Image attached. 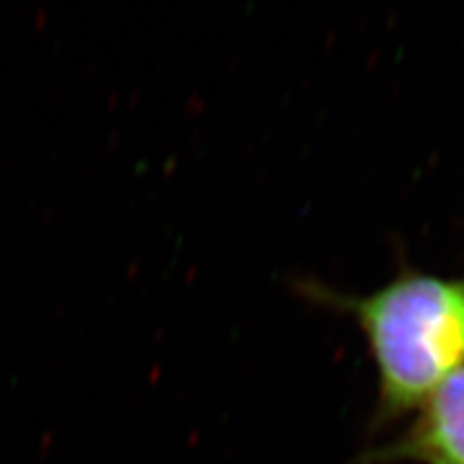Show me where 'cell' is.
Listing matches in <instances>:
<instances>
[{"instance_id":"cell-1","label":"cell","mask_w":464,"mask_h":464,"mask_svg":"<svg viewBox=\"0 0 464 464\" xmlns=\"http://www.w3.org/2000/svg\"><path fill=\"white\" fill-rule=\"evenodd\" d=\"M308 293L351 314L364 333L377 370V428L409 416L464 366V275L404 269L366 296L314 286Z\"/></svg>"},{"instance_id":"cell-2","label":"cell","mask_w":464,"mask_h":464,"mask_svg":"<svg viewBox=\"0 0 464 464\" xmlns=\"http://www.w3.org/2000/svg\"><path fill=\"white\" fill-rule=\"evenodd\" d=\"M401 435L373 447L360 464H464V366L418 406Z\"/></svg>"}]
</instances>
